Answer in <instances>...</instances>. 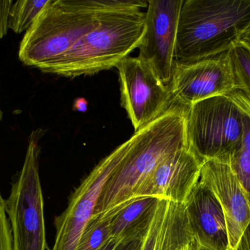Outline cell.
I'll return each mask as SVG.
<instances>
[{
	"mask_svg": "<svg viewBox=\"0 0 250 250\" xmlns=\"http://www.w3.org/2000/svg\"><path fill=\"white\" fill-rule=\"evenodd\" d=\"M188 108L174 101L166 113L117 147L118 163L105 183L94 215L117 210L133 199L135 191L163 159L188 147Z\"/></svg>",
	"mask_w": 250,
	"mask_h": 250,
	"instance_id": "obj_1",
	"label": "cell"
},
{
	"mask_svg": "<svg viewBox=\"0 0 250 250\" xmlns=\"http://www.w3.org/2000/svg\"><path fill=\"white\" fill-rule=\"evenodd\" d=\"M125 7L123 0H49L26 30L19 59L42 71L93 30L102 12Z\"/></svg>",
	"mask_w": 250,
	"mask_h": 250,
	"instance_id": "obj_2",
	"label": "cell"
},
{
	"mask_svg": "<svg viewBox=\"0 0 250 250\" xmlns=\"http://www.w3.org/2000/svg\"><path fill=\"white\" fill-rule=\"evenodd\" d=\"M250 26V0H186L178 25L175 62L226 52Z\"/></svg>",
	"mask_w": 250,
	"mask_h": 250,
	"instance_id": "obj_3",
	"label": "cell"
},
{
	"mask_svg": "<svg viewBox=\"0 0 250 250\" xmlns=\"http://www.w3.org/2000/svg\"><path fill=\"white\" fill-rule=\"evenodd\" d=\"M145 18L140 9L102 12L98 26L42 71L76 77L117 67L139 46Z\"/></svg>",
	"mask_w": 250,
	"mask_h": 250,
	"instance_id": "obj_4",
	"label": "cell"
},
{
	"mask_svg": "<svg viewBox=\"0 0 250 250\" xmlns=\"http://www.w3.org/2000/svg\"><path fill=\"white\" fill-rule=\"evenodd\" d=\"M186 131L188 147L201 163L229 164L242 145V111L227 95L198 101L188 108Z\"/></svg>",
	"mask_w": 250,
	"mask_h": 250,
	"instance_id": "obj_5",
	"label": "cell"
},
{
	"mask_svg": "<svg viewBox=\"0 0 250 250\" xmlns=\"http://www.w3.org/2000/svg\"><path fill=\"white\" fill-rule=\"evenodd\" d=\"M36 132L29 138L23 167L4 201L13 250H45L43 198L39 175L40 147Z\"/></svg>",
	"mask_w": 250,
	"mask_h": 250,
	"instance_id": "obj_6",
	"label": "cell"
},
{
	"mask_svg": "<svg viewBox=\"0 0 250 250\" xmlns=\"http://www.w3.org/2000/svg\"><path fill=\"white\" fill-rule=\"evenodd\" d=\"M121 102L135 129L146 127L173 103L170 85L162 83L138 57H127L117 66Z\"/></svg>",
	"mask_w": 250,
	"mask_h": 250,
	"instance_id": "obj_7",
	"label": "cell"
},
{
	"mask_svg": "<svg viewBox=\"0 0 250 250\" xmlns=\"http://www.w3.org/2000/svg\"><path fill=\"white\" fill-rule=\"evenodd\" d=\"M183 0H148L145 32L138 57L166 85L171 82L176 36Z\"/></svg>",
	"mask_w": 250,
	"mask_h": 250,
	"instance_id": "obj_8",
	"label": "cell"
},
{
	"mask_svg": "<svg viewBox=\"0 0 250 250\" xmlns=\"http://www.w3.org/2000/svg\"><path fill=\"white\" fill-rule=\"evenodd\" d=\"M169 85L173 101L185 107L237 89L228 51L192 63L174 62Z\"/></svg>",
	"mask_w": 250,
	"mask_h": 250,
	"instance_id": "obj_9",
	"label": "cell"
},
{
	"mask_svg": "<svg viewBox=\"0 0 250 250\" xmlns=\"http://www.w3.org/2000/svg\"><path fill=\"white\" fill-rule=\"evenodd\" d=\"M117 148L104 159L83 181L65 211L55 219V242L51 250H76L79 239L95 214L100 196L118 163Z\"/></svg>",
	"mask_w": 250,
	"mask_h": 250,
	"instance_id": "obj_10",
	"label": "cell"
},
{
	"mask_svg": "<svg viewBox=\"0 0 250 250\" xmlns=\"http://www.w3.org/2000/svg\"><path fill=\"white\" fill-rule=\"evenodd\" d=\"M201 164L189 147L176 151L163 159L141 183L133 199L154 197L185 204L199 182Z\"/></svg>",
	"mask_w": 250,
	"mask_h": 250,
	"instance_id": "obj_11",
	"label": "cell"
},
{
	"mask_svg": "<svg viewBox=\"0 0 250 250\" xmlns=\"http://www.w3.org/2000/svg\"><path fill=\"white\" fill-rule=\"evenodd\" d=\"M200 182L212 191L223 207L233 250L250 223V204L245 191L230 164L217 160L202 163Z\"/></svg>",
	"mask_w": 250,
	"mask_h": 250,
	"instance_id": "obj_12",
	"label": "cell"
},
{
	"mask_svg": "<svg viewBox=\"0 0 250 250\" xmlns=\"http://www.w3.org/2000/svg\"><path fill=\"white\" fill-rule=\"evenodd\" d=\"M195 242L211 250H230L226 215L212 191L198 182L185 204Z\"/></svg>",
	"mask_w": 250,
	"mask_h": 250,
	"instance_id": "obj_13",
	"label": "cell"
},
{
	"mask_svg": "<svg viewBox=\"0 0 250 250\" xmlns=\"http://www.w3.org/2000/svg\"><path fill=\"white\" fill-rule=\"evenodd\" d=\"M160 201V199L154 197H140L131 200L117 210L107 211L112 215L110 238L122 240L146 235Z\"/></svg>",
	"mask_w": 250,
	"mask_h": 250,
	"instance_id": "obj_14",
	"label": "cell"
},
{
	"mask_svg": "<svg viewBox=\"0 0 250 250\" xmlns=\"http://www.w3.org/2000/svg\"><path fill=\"white\" fill-rule=\"evenodd\" d=\"M226 95L240 108L243 123L242 145L229 164L237 176L250 204V97L239 89L233 90Z\"/></svg>",
	"mask_w": 250,
	"mask_h": 250,
	"instance_id": "obj_15",
	"label": "cell"
},
{
	"mask_svg": "<svg viewBox=\"0 0 250 250\" xmlns=\"http://www.w3.org/2000/svg\"><path fill=\"white\" fill-rule=\"evenodd\" d=\"M110 213L94 215L82 233L76 250H98L110 238Z\"/></svg>",
	"mask_w": 250,
	"mask_h": 250,
	"instance_id": "obj_16",
	"label": "cell"
},
{
	"mask_svg": "<svg viewBox=\"0 0 250 250\" xmlns=\"http://www.w3.org/2000/svg\"><path fill=\"white\" fill-rule=\"evenodd\" d=\"M49 0H19L12 5L9 18L8 28L19 34L27 30L36 20Z\"/></svg>",
	"mask_w": 250,
	"mask_h": 250,
	"instance_id": "obj_17",
	"label": "cell"
},
{
	"mask_svg": "<svg viewBox=\"0 0 250 250\" xmlns=\"http://www.w3.org/2000/svg\"><path fill=\"white\" fill-rule=\"evenodd\" d=\"M234 73L237 89L250 97V49L242 43L235 44L228 51Z\"/></svg>",
	"mask_w": 250,
	"mask_h": 250,
	"instance_id": "obj_18",
	"label": "cell"
},
{
	"mask_svg": "<svg viewBox=\"0 0 250 250\" xmlns=\"http://www.w3.org/2000/svg\"><path fill=\"white\" fill-rule=\"evenodd\" d=\"M189 245V237L184 230L175 226H169L163 234L161 250H184Z\"/></svg>",
	"mask_w": 250,
	"mask_h": 250,
	"instance_id": "obj_19",
	"label": "cell"
},
{
	"mask_svg": "<svg viewBox=\"0 0 250 250\" xmlns=\"http://www.w3.org/2000/svg\"><path fill=\"white\" fill-rule=\"evenodd\" d=\"M0 250H13V236L8 217L5 211L4 200L0 194Z\"/></svg>",
	"mask_w": 250,
	"mask_h": 250,
	"instance_id": "obj_20",
	"label": "cell"
},
{
	"mask_svg": "<svg viewBox=\"0 0 250 250\" xmlns=\"http://www.w3.org/2000/svg\"><path fill=\"white\" fill-rule=\"evenodd\" d=\"M13 1H0V38L6 35L8 28L9 18Z\"/></svg>",
	"mask_w": 250,
	"mask_h": 250,
	"instance_id": "obj_21",
	"label": "cell"
},
{
	"mask_svg": "<svg viewBox=\"0 0 250 250\" xmlns=\"http://www.w3.org/2000/svg\"><path fill=\"white\" fill-rule=\"evenodd\" d=\"M146 236V235L125 238L120 242L118 246L114 250H137L144 242Z\"/></svg>",
	"mask_w": 250,
	"mask_h": 250,
	"instance_id": "obj_22",
	"label": "cell"
},
{
	"mask_svg": "<svg viewBox=\"0 0 250 250\" xmlns=\"http://www.w3.org/2000/svg\"><path fill=\"white\" fill-rule=\"evenodd\" d=\"M231 250H250V223L241 236L237 245Z\"/></svg>",
	"mask_w": 250,
	"mask_h": 250,
	"instance_id": "obj_23",
	"label": "cell"
},
{
	"mask_svg": "<svg viewBox=\"0 0 250 250\" xmlns=\"http://www.w3.org/2000/svg\"><path fill=\"white\" fill-rule=\"evenodd\" d=\"M123 240V239H122ZM122 240L120 239H108L105 245H103L101 248L98 250H114L116 249L119 244L120 243Z\"/></svg>",
	"mask_w": 250,
	"mask_h": 250,
	"instance_id": "obj_24",
	"label": "cell"
},
{
	"mask_svg": "<svg viewBox=\"0 0 250 250\" xmlns=\"http://www.w3.org/2000/svg\"><path fill=\"white\" fill-rule=\"evenodd\" d=\"M239 42L246 45L250 49V26L246 31L242 34L239 39Z\"/></svg>",
	"mask_w": 250,
	"mask_h": 250,
	"instance_id": "obj_25",
	"label": "cell"
},
{
	"mask_svg": "<svg viewBox=\"0 0 250 250\" xmlns=\"http://www.w3.org/2000/svg\"><path fill=\"white\" fill-rule=\"evenodd\" d=\"M195 245H196V242H195V241H194L189 246H188V248H185L184 250H195Z\"/></svg>",
	"mask_w": 250,
	"mask_h": 250,
	"instance_id": "obj_26",
	"label": "cell"
},
{
	"mask_svg": "<svg viewBox=\"0 0 250 250\" xmlns=\"http://www.w3.org/2000/svg\"><path fill=\"white\" fill-rule=\"evenodd\" d=\"M195 250H211L209 249H207V248H204V247L200 246L198 243L196 242V245H195Z\"/></svg>",
	"mask_w": 250,
	"mask_h": 250,
	"instance_id": "obj_27",
	"label": "cell"
},
{
	"mask_svg": "<svg viewBox=\"0 0 250 250\" xmlns=\"http://www.w3.org/2000/svg\"><path fill=\"white\" fill-rule=\"evenodd\" d=\"M1 118H2V112H1V108H0V122H1Z\"/></svg>",
	"mask_w": 250,
	"mask_h": 250,
	"instance_id": "obj_28",
	"label": "cell"
}]
</instances>
